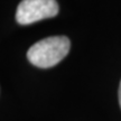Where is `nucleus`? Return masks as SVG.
Returning a JSON list of instances; mask_svg holds the SVG:
<instances>
[{
  "instance_id": "nucleus-1",
  "label": "nucleus",
  "mask_w": 121,
  "mask_h": 121,
  "mask_svg": "<svg viewBox=\"0 0 121 121\" xmlns=\"http://www.w3.org/2000/svg\"><path fill=\"white\" fill-rule=\"evenodd\" d=\"M71 43L65 36H53L34 44L27 52L30 63L40 69L52 67L69 54Z\"/></svg>"
},
{
  "instance_id": "nucleus-2",
  "label": "nucleus",
  "mask_w": 121,
  "mask_h": 121,
  "mask_svg": "<svg viewBox=\"0 0 121 121\" xmlns=\"http://www.w3.org/2000/svg\"><path fill=\"white\" fill-rule=\"evenodd\" d=\"M58 13L56 0H22L18 4L16 20L20 25H30Z\"/></svg>"
},
{
  "instance_id": "nucleus-3",
  "label": "nucleus",
  "mask_w": 121,
  "mask_h": 121,
  "mask_svg": "<svg viewBox=\"0 0 121 121\" xmlns=\"http://www.w3.org/2000/svg\"><path fill=\"white\" fill-rule=\"evenodd\" d=\"M119 102H120V107H121V82H120V86H119Z\"/></svg>"
}]
</instances>
